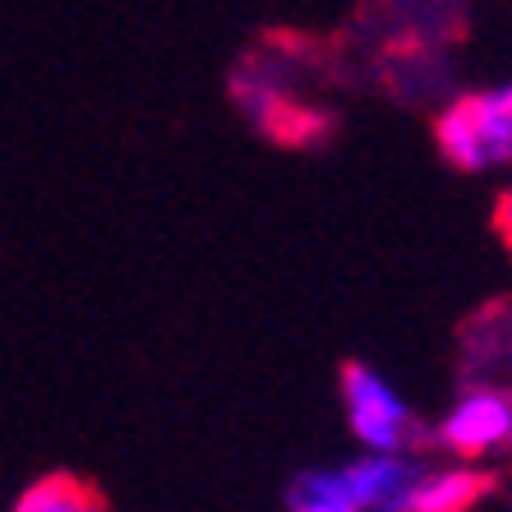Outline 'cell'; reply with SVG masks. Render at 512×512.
Instances as JSON below:
<instances>
[{"label": "cell", "instance_id": "obj_1", "mask_svg": "<svg viewBox=\"0 0 512 512\" xmlns=\"http://www.w3.org/2000/svg\"><path fill=\"white\" fill-rule=\"evenodd\" d=\"M434 134H439V153L457 171H485L512 162V88L453 102L439 116Z\"/></svg>", "mask_w": 512, "mask_h": 512}, {"label": "cell", "instance_id": "obj_7", "mask_svg": "<svg viewBox=\"0 0 512 512\" xmlns=\"http://www.w3.org/2000/svg\"><path fill=\"white\" fill-rule=\"evenodd\" d=\"M291 508L296 512H356L342 489L337 471H310L291 485Z\"/></svg>", "mask_w": 512, "mask_h": 512}, {"label": "cell", "instance_id": "obj_3", "mask_svg": "<svg viewBox=\"0 0 512 512\" xmlns=\"http://www.w3.org/2000/svg\"><path fill=\"white\" fill-rule=\"evenodd\" d=\"M512 434V402L494 388H476L457 402V411L439 425V434L429 443H443L457 457H485L489 448H499Z\"/></svg>", "mask_w": 512, "mask_h": 512}, {"label": "cell", "instance_id": "obj_5", "mask_svg": "<svg viewBox=\"0 0 512 512\" xmlns=\"http://www.w3.org/2000/svg\"><path fill=\"white\" fill-rule=\"evenodd\" d=\"M494 489L489 471L476 466H457V471H429L416 480V489L406 494V503L397 512H471L480 499Z\"/></svg>", "mask_w": 512, "mask_h": 512}, {"label": "cell", "instance_id": "obj_6", "mask_svg": "<svg viewBox=\"0 0 512 512\" xmlns=\"http://www.w3.org/2000/svg\"><path fill=\"white\" fill-rule=\"evenodd\" d=\"M14 512H111L107 494L79 471H51L24 489Z\"/></svg>", "mask_w": 512, "mask_h": 512}, {"label": "cell", "instance_id": "obj_2", "mask_svg": "<svg viewBox=\"0 0 512 512\" xmlns=\"http://www.w3.org/2000/svg\"><path fill=\"white\" fill-rule=\"evenodd\" d=\"M342 397H346V416H351V429L370 448H425L429 434L420 429V420L402 406V397L388 388L374 370H365L360 360H342Z\"/></svg>", "mask_w": 512, "mask_h": 512}, {"label": "cell", "instance_id": "obj_4", "mask_svg": "<svg viewBox=\"0 0 512 512\" xmlns=\"http://www.w3.org/2000/svg\"><path fill=\"white\" fill-rule=\"evenodd\" d=\"M342 489L356 512H397L406 503V494L416 489V480L425 476L420 462H402V457H370V462H356L337 471Z\"/></svg>", "mask_w": 512, "mask_h": 512}]
</instances>
